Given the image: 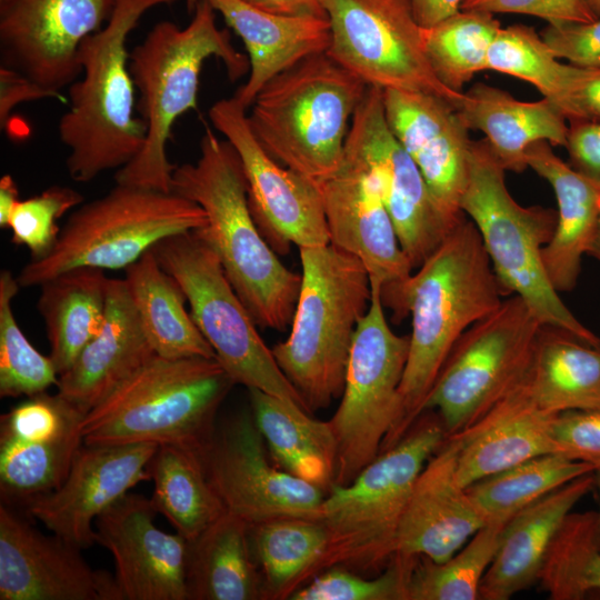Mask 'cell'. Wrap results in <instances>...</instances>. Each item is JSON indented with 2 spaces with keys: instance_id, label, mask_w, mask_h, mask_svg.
Returning <instances> with one entry per match:
<instances>
[{
  "instance_id": "6da1fadb",
  "label": "cell",
  "mask_w": 600,
  "mask_h": 600,
  "mask_svg": "<svg viewBox=\"0 0 600 600\" xmlns=\"http://www.w3.org/2000/svg\"><path fill=\"white\" fill-rule=\"evenodd\" d=\"M394 322L411 316L408 359L400 384V439L424 411L427 398L452 347L508 294L474 223L464 216L439 247L403 281L380 290Z\"/></svg>"
},
{
  "instance_id": "7a4b0ae2",
  "label": "cell",
  "mask_w": 600,
  "mask_h": 600,
  "mask_svg": "<svg viewBox=\"0 0 600 600\" xmlns=\"http://www.w3.org/2000/svg\"><path fill=\"white\" fill-rule=\"evenodd\" d=\"M171 191L199 204L207 224L194 232L213 250L258 327L284 331L292 321L301 274L289 270L260 232L249 208L240 158L207 129L193 163L176 166Z\"/></svg>"
},
{
  "instance_id": "3957f363",
  "label": "cell",
  "mask_w": 600,
  "mask_h": 600,
  "mask_svg": "<svg viewBox=\"0 0 600 600\" xmlns=\"http://www.w3.org/2000/svg\"><path fill=\"white\" fill-rule=\"evenodd\" d=\"M211 57L221 59L231 81L250 68L229 31L218 28L216 10L206 0H199L187 27L160 21L130 51V72L140 96L137 109L147 137L140 153L117 170L116 183L171 192L176 166L168 159V141L177 119L196 108L201 69Z\"/></svg>"
},
{
  "instance_id": "277c9868",
  "label": "cell",
  "mask_w": 600,
  "mask_h": 600,
  "mask_svg": "<svg viewBox=\"0 0 600 600\" xmlns=\"http://www.w3.org/2000/svg\"><path fill=\"white\" fill-rule=\"evenodd\" d=\"M179 0H118L104 24L80 47L81 79L69 88V108L58 123L68 149L66 167L77 182L119 170L142 150L147 127L134 116V82L127 39L150 9Z\"/></svg>"
},
{
  "instance_id": "5b68a950",
  "label": "cell",
  "mask_w": 600,
  "mask_h": 600,
  "mask_svg": "<svg viewBox=\"0 0 600 600\" xmlns=\"http://www.w3.org/2000/svg\"><path fill=\"white\" fill-rule=\"evenodd\" d=\"M300 291L288 338L273 357L310 413L341 397L371 284L362 262L329 243L301 248Z\"/></svg>"
},
{
  "instance_id": "8992f818",
  "label": "cell",
  "mask_w": 600,
  "mask_h": 600,
  "mask_svg": "<svg viewBox=\"0 0 600 600\" xmlns=\"http://www.w3.org/2000/svg\"><path fill=\"white\" fill-rule=\"evenodd\" d=\"M368 87L327 52L316 53L259 91L248 122L276 161L319 183L341 167L349 122Z\"/></svg>"
},
{
  "instance_id": "52a82bcc",
  "label": "cell",
  "mask_w": 600,
  "mask_h": 600,
  "mask_svg": "<svg viewBox=\"0 0 600 600\" xmlns=\"http://www.w3.org/2000/svg\"><path fill=\"white\" fill-rule=\"evenodd\" d=\"M233 382L214 358L154 354L82 419L87 444L152 442L203 453Z\"/></svg>"
},
{
  "instance_id": "ba28073f",
  "label": "cell",
  "mask_w": 600,
  "mask_h": 600,
  "mask_svg": "<svg viewBox=\"0 0 600 600\" xmlns=\"http://www.w3.org/2000/svg\"><path fill=\"white\" fill-rule=\"evenodd\" d=\"M447 438L438 413L423 411L352 481L329 489L320 519L328 543L318 573L331 567L368 572L388 566L416 480Z\"/></svg>"
},
{
  "instance_id": "9c48e42d",
  "label": "cell",
  "mask_w": 600,
  "mask_h": 600,
  "mask_svg": "<svg viewBox=\"0 0 600 600\" xmlns=\"http://www.w3.org/2000/svg\"><path fill=\"white\" fill-rule=\"evenodd\" d=\"M460 208L477 227L508 294L519 296L543 326L600 344V338L562 302L543 266L542 250L556 229L557 210L519 204L507 188L506 169L483 139L471 141Z\"/></svg>"
},
{
  "instance_id": "30bf717a",
  "label": "cell",
  "mask_w": 600,
  "mask_h": 600,
  "mask_svg": "<svg viewBox=\"0 0 600 600\" xmlns=\"http://www.w3.org/2000/svg\"><path fill=\"white\" fill-rule=\"evenodd\" d=\"M207 224L204 210L174 192L118 184L82 202L68 217L54 248L30 260L17 277L20 287H40L70 269H126L161 240Z\"/></svg>"
},
{
  "instance_id": "8fae6325",
  "label": "cell",
  "mask_w": 600,
  "mask_h": 600,
  "mask_svg": "<svg viewBox=\"0 0 600 600\" xmlns=\"http://www.w3.org/2000/svg\"><path fill=\"white\" fill-rule=\"evenodd\" d=\"M152 251L180 286L196 326L233 384L259 389L310 413L260 337L213 250L189 231L161 240Z\"/></svg>"
},
{
  "instance_id": "7c38bea8",
  "label": "cell",
  "mask_w": 600,
  "mask_h": 600,
  "mask_svg": "<svg viewBox=\"0 0 600 600\" xmlns=\"http://www.w3.org/2000/svg\"><path fill=\"white\" fill-rule=\"evenodd\" d=\"M370 284L371 299L353 337L341 401L329 420L337 442L333 484L338 486L348 484L400 440V384L410 338L393 332L384 314L381 287Z\"/></svg>"
},
{
  "instance_id": "4fadbf2b",
  "label": "cell",
  "mask_w": 600,
  "mask_h": 600,
  "mask_svg": "<svg viewBox=\"0 0 600 600\" xmlns=\"http://www.w3.org/2000/svg\"><path fill=\"white\" fill-rule=\"evenodd\" d=\"M542 323L516 294L467 329L427 398L448 437L481 419L523 380Z\"/></svg>"
},
{
  "instance_id": "5bb4252c",
  "label": "cell",
  "mask_w": 600,
  "mask_h": 600,
  "mask_svg": "<svg viewBox=\"0 0 600 600\" xmlns=\"http://www.w3.org/2000/svg\"><path fill=\"white\" fill-rule=\"evenodd\" d=\"M334 61L369 87L438 96L456 109L463 92L446 87L423 49L409 0H324Z\"/></svg>"
},
{
  "instance_id": "9a60e30c",
  "label": "cell",
  "mask_w": 600,
  "mask_h": 600,
  "mask_svg": "<svg viewBox=\"0 0 600 600\" xmlns=\"http://www.w3.org/2000/svg\"><path fill=\"white\" fill-rule=\"evenodd\" d=\"M246 110L231 97L216 101L208 116L240 158L249 208L260 232L278 251L290 243L299 249L329 244L318 183L282 166L261 147Z\"/></svg>"
},
{
  "instance_id": "2e32d148",
  "label": "cell",
  "mask_w": 600,
  "mask_h": 600,
  "mask_svg": "<svg viewBox=\"0 0 600 600\" xmlns=\"http://www.w3.org/2000/svg\"><path fill=\"white\" fill-rule=\"evenodd\" d=\"M252 414L232 418L201 454L207 477L227 512L250 527L280 518L320 520L323 490L268 459Z\"/></svg>"
},
{
  "instance_id": "e0dca14e",
  "label": "cell",
  "mask_w": 600,
  "mask_h": 600,
  "mask_svg": "<svg viewBox=\"0 0 600 600\" xmlns=\"http://www.w3.org/2000/svg\"><path fill=\"white\" fill-rule=\"evenodd\" d=\"M344 154L372 176L413 269L452 230L443 221L427 183L386 120L382 89L368 87L349 128Z\"/></svg>"
},
{
  "instance_id": "ac0fdd59",
  "label": "cell",
  "mask_w": 600,
  "mask_h": 600,
  "mask_svg": "<svg viewBox=\"0 0 600 600\" xmlns=\"http://www.w3.org/2000/svg\"><path fill=\"white\" fill-rule=\"evenodd\" d=\"M118 0H0V67L56 98L82 72L83 41L104 27Z\"/></svg>"
},
{
  "instance_id": "d6986e66",
  "label": "cell",
  "mask_w": 600,
  "mask_h": 600,
  "mask_svg": "<svg viewBox=\"0 0 600 600\" xmlns=\"http://www.w3.org/2000/svg\"><path fill=\"white\" fill-rule=\"evenodd\" d=\"M157 449L152 442H83L63 482L28 502L26 513L67 542L89 548L96 543L97 517L136 484L150 480L148 466Z\"/></svg>"
},
{
  "instance_id": "ffe728a7",
  "label": "cell",
  "mask_w": 600,
  "mask_h": 600,
  "mask_svg": "<svg viewBox=\"0 0 600 600\" xmlns=\"http://www.w3.org/2000/svg\"><path fill=\"white\" fill-rule=\"evenodd\" d=\"M384 114L397 140L419 168L449 229L466 216L460 201L469 176L471 139L456 107L438 96L382 90Z\"/></svg>"
},
{
  "instance_id": "44dd1931",
  "label": "cell",
  "mask_w": 600,
  "mask_h": 600,
  "mask_svg": "<svg viewBox=\"0 0 600 600\" xmlns=\"http://www.w3.org/2000/svg\"><path fill=\"white\" fill-rule=\"evenodd\" d=\"M81 549L0 506V600H120L114 576L92 569Z\"/></svg>"
},
{
  "instance_id": "7402d4cb",
  "label": "cell",
  "mask_w": 600,
  "mask_h": 600,
  "mask_svg": "<svg viewBox=\"0 0 600 600\" xmlns=\"http://www.w3.org/2000/svg\"><path fill=\"white\" fill-rule=\"evenodd\" d=\"M151 498L127 493L94 521L96 543L114 559L120 600H188V540L156 527Z\"/></svg>"
},
{
  "instance_id": "603a6c76",
  "label": "cell",
  "mask_w": 600,
  "mask_h": 600,
  "mask_svg": "<svg viewBox=\"0 0 600 600\" xmlns=\"http://www.w3.org/2000/svg\"><path fill=\"white\" fill-rule=\"evenodd\" d=\"M330 243L358 258L371 283L403 281L412 266L370 172L344 154L339 170L318 183Z\"/></svg>"
},
{
  "instance_id": "cb8c5ba5",
  "label": "cell",
  "mask_w": 600,
  "mask_h": 600,
  "mask_svg": "<svg viewBox=\"0 0 600 600\" xmlns=\"http://www.w3.org/2000/svg\"><path fill=\"white\" fill-rule=\"evenodd\" d=\"M459 442L449 436L418 476L406 507L396 554L443 562L487 521L458 481Z\"/></svg>"
},
{
  "instance_id": "d4e9b609",
  "label": "cell",
  "mask_w": 600,
  "mask_h": 600,
  "mask_svg": "<svg viewBox=\"0 0 600 600\" xmlns=\"http://www.w3.org/2000/svg\"><path fill=\"white\" fill-rule=\"evenodd\" d=\"M154 354L124 279H109L102 328L59 376L58 393L87 413Z\"/></svg>"
},
{
  "instance_id": "484cf974",
  "label": "cell",
  "mask_w": 600,
  "mask_h": 600,
  "mask_svg": "<svg viewBox=\"0 0 600 600\" xmlns=\"http://www.w3.org/2000/svg\"><path fill=\"white\" fill-rule=\"evenodd\" d=\"M556 417L538 408L520 386L514 388L481 419L451 436L459 442L460 484L467 488L531 458L558 453L552 436Z\"/></svg>"
},
{
  "instance_id": "4316f807",
  "label": "cell",
  "mask_w": 600,
  "mask_h": 600,
  "mask_svg": "<svg viewBox=\"0 0 600 600\" xmlns=\"http://www.w3.org/2000/svg\"><path fill=\"white\" fill-rule=\"evenodd\" d=\"M592 489L593 472L546 494L509 519L479 588L480 600H508L538 582L551 543L573 507Z\"/></svg>"
},
{
  "instance_id": "83f0119b",
  "label": "cell",
  "mask_w": 600,
  "mask_h": 600,
  "mask_svg": "<svg viewBox=\"0 0 600 600\" xmlns=\"http://www.w3.org/2000/svg\"><path fill=\"white\" fill-rule=\"evenodd\" d=\"M242 40L249 77L234 98L250 108L259 91L277 74L330 46L328 17L271 13L242 0H206Z\"/></svg>"
},
{
  "instance_id": "f1b7e54d",
  "label": "cell",
  "mask_w": 600,
  "mask_h": 600,
  "mask_svg": "<svg viewBox=\"0 0 600 600\" xmlns=\"http://www.w3.org/2000/svg\"><path fill=\"white\" fill-rule=\"evenodd\" d=\"M546 141L527 152L531 168L552 187L557 200V224L542 250V261L553 288L571 291L589 254L600 223V187L559 158Z\"/></svg>"
},
{
  "instance_id": "f546056e",
  "label": "cell",
  "mask_w": 600,
  "mask_h": 600,
  "mask_svg": "<svg viewBox=\"0 0 600 600\" xmlns=\"http://www.w3.org/2000/svg\"><path fill=\"white\" fill-rule=\"evenodd\" d=\"M457 110L469 130L484 134L483 140L506 171H524L527 152L537 142L567 146L568 120L547 98L526 102L478 82L463 92Z\"/></svg>"
},
{
  "instance_id": "4dcf8cb0",
  "label": "cell",
  "mask_w": 600,
  "mask_h": 600,
  "mask_svg": "<svg viewBox=\"0 0 600 600\" xmlns=\"http://www.w3.org/2000/svg\"><path fill=\"white\" fill-rule=\"evenodd\" d=\"M520 388L543 411L600 406V344L551 326L541 327Z\"/></svg>"
},
{
  "instance_id": "1f68e13d",
  "label": "cell",
  "mask_w": 600,
  "mask_h": 600,
  "mask_svg": "<svg viewBox=\"0 0 600 600\" xmlns=\"http://www.w3.org/2000/svg\"><path fill=\"white\" fill-rule=\"evenodd\" d=\"M249 532L248 523L226 512L188 541V600H254L264 596Z\"/></svg>"
},
{
  "instance_id": "d6a6232c",
  "label": "cell",
  "mask_w": 600,
  "mask_h": 600,
  "mask_svg": "<svg viewBox=\"0 0 600 600\" xmlns=\"http://www.w3.org/2000/svg\"><path fill=\"white\" fill-rule=\"evenodd\" d=\"M253 420L277 464L322 490L334 483L337 442L328 421L259 389H248Z\"/></svg>"
},
{
  "instance_id": "836d02e7",
  "label": "cell",
  "mask_w": 600,
  "mask_h": 600,
  "mask_svg": "<svg viewBox=\"0 0 600 600\" xmlns=\"http://www.w3.org/2000/svg\"><path fill=\"white\" fill-rule=\"evenodd\" d=\"M124 272L131 301L157 356L214 358L211 346L186 309L187 299L180 286L160 266L152 249Z\"/></svg>"
},
{
  "instance_id": "e575fe53",
  "label": "cell",
  "mask_w": 600,
  "mask_h": 600,
  "mask_svg": "<svg viewBox=\"0 0 600 600\" xmlns=\"http://www.w3.org/2000/svg\"><path fill=\"white\" fill-rule=\"evenodd\" d=\"M109 279L102 269L79 267L40 286L37 306L46 324L49 356L59 376L69 370L101 330Z\"/></svg>"
},
{
  "instance_id": "d590c367",
  "label": "cell",
  "mask_w": 600,
  "mask_h": 600,
  "mask_svg": "<svg viewBox=\"0 0 600 600\" xmlns=\"http://www.w3.org/2000/svg\"><path fill=\"white\" fill-rule=\"evenodd\" d=\"M148 471L153 482L151 500L156 510L188 541L227 512L199 452L172 444L158 446Z\"/></svg>"
},
{
  "instance_id": "8d00e7d4",
  "label": "cell",
  "mask_w": 600,
  "mask_h": 600,
  "mask_svg": "<svg viewBox=\"0 0 600 600\" xmlns=\"http://www.w3.org/2000/svg\"><path fill=\"white\" fill-rule=\"evenodd\" d=\"M249 533L263 576L264 596L290 597L298 586L318 573L328 543L320 520L280 518L252 526Z\"/></svg>"
},
{
  "instance_id": "74e56055",
  "label": "cell",
  "mask_w": 600,
  "mask_h": 600,
  "mask_svg": "<svg viewBox=\"0 0 600 600\" xmlns=\"http://www.w3.org/2000/svg\"><path fill=\"white\" fill-rule=\"evenodd\" d=\"M594 470L590 463L547 453L484 477L466 490L487 522L508 521L527 506Z\"/></svg>"
},
{
  "instance_id": "f35d334b",
  "label": "cell",
  "mask_w": 600,
  "mask_h": 600,
  "mask_svg": "<svg viewBox=\"0 0 600 600\" xmlns=\"http://www.w3.org/2000/svg\"><path fill=\"white\" fill-rule=\"evenodd\" d=\"M500 29L493 14L470 10H459L423 28L424 53L437 78L462 92L476 73L487 69L488 52Z\"/></svg>"
},
{
  "instance_id": "ab89813d",
  "label": "cell",
  "mask_w": 600,
  "mask_h": 600,
  "mask_svg": "<svg viewBox=\"0 0 600 600\" xmlns=\"http://www.w3.org/2000/svg\"><path fill=\"white\" fill-rule=\"evenodd\" d=\"M82 444L81 430L48 441L0 439L1 500L8 506L24 507L56 490Z\"/></svg>"
},
{
  "instance_id": "60d3db41",
  "label": "cell",
  "mask_w": 600,
  "mask_h": 600,
  "mask_svg": "<svg viewBox=\"0 0 600 600\" xmlns=\"http://www.w3.org/2000/svg\"><path fill=\"white\" fill-rule=\"evenodd\" d=\"M538 582L552 600H581L600 590L597 512H570L557 532Z\"/></svg>"
},
{
  "instance_id": "b9f144b4",
  "label": "cell",
  "mask_w": 600,
  "mask_h": 600,
  "mask_svg": "<svg viewBox=\"0 0 600 600\" xmlns=\"http://www.w3.org/2000/svg\"><path fill=\"white\" fill-rule=\"evenodd\" d=\"M507 521L481 527L443 562L420 557L412 572L408 600H476L481 580L500 544Z\"/></svg>"
},
{
  "instance_id": "7bdbcfd3",
  "label": "cell",
  "mask_w": 600,
  "mask_h": 600,
  "mask_svg": "<svg viewBox=\"0 0 600 600\" xmlns=\"http://www.w3.org/2000/svg\"><path fill=\"white\" fill-rule=\"evenodd\" d=\"M19 282L9 270L0 273V397H30L58 384L51 357L40 353L20 329L12 309Z\"/></svg>"
},
{
  "instance_id": "ee69618b",
  "label": "cell",
  "mask_w": 600,
  "mask_h": 600,
  "mask_svg": "<svg viewBox=\"0 0 600 600\" xmlns=\"http://www.w3.org/2000/svg\"><path fill=\"white\" fill-rule=\"evenodd\" d=\"M568 68L534 29L522 24L501 28L488 52L487 69L531 83L551 102L560 93Z\"/></svg>"
},
{
  "instance_id": "f6af8a7d",
  "label": "cell",
  "mask_w": 600,
  "mask_h": 600,
  "mask_svg": "<svg viewBox=\"0 0 600 600\" xmlns=\"http://www.w3.org/2000/svg\"><path fill=\"white\" fill-rule=\"evenodd\" d=\"M420 557L397 553L377 578L331 567L289 597L291 600H408L412 572Z\"/></svg>"
},
{
  "instance_id": "bcb514c9",
  "label": "cell",
  "mask_w": 600,
  "mask_h": 600,
  "mask_svg": "<svg viewBox=\"0 0 600 600\" xmlns=\"http://www.w3.org/2000/svg\"><path fill=\"white\" fill-rule=\"evenodd\" d=\"M83 202L73 188L54 184L39 194L20 200L9 220L11 242L26 247L31 260L46 257L54 248L61 228L57 222Z\"/></svg>"
},
{
  "instance_id": "7dc6e473",
  "label": "cell",
  "mask_w": 600,
  "mask_h": 600,
  "mask_svg": "<svg viewBox=\"0 0 600 600\" xmlns=\"http://www.w3.org/2000/svg\"><path fill=\"white\" fill-rule=\"evenodd\" d=\"M552 436L558 453L600 467V406L557 414Z\"/></svg>"
},
{
  "instance_id": "c3c4849f",
  "label": "cell",
  "mask_w": 600,
  "mask_h": 600,
  "mask_svg": "<svg viewBox=\"0 0 600 600\" xmlns=\"http://www.w3.org/2000/svg\"><path fill=\"white\" fill-rule=\"evenodd\" d=\"M460 10L533 16L551 26L586 23L598 18L588 0H463Z\"/></svg>"
},
{
  "instance_id": "681fc988",
  "label": "cell",
  "mask_w": 600,
  "mask_h": 600,
  "mask_svg": "<svg viewBox=\"0 0 600 600\" xmlns=\"http://www.w3.org/2000/svg\"><path fill=\"white\" fill-rule=\"evenodd\" d=\"M540 36L556 58L600 67V17L586 23L548 24Z\"/></svg>"
},
{
  "instance_id": "f907efd6",
  "label": "cell",
  "mask_w": 600,
  "mask_h": 600,
  "mask_svg": "<svg viewBox=\"0 0 600 600\" xmlns=\"http://www.w3.org/2000/svg\"><path fill=\"white\" fill-rule=\"evenodd\" d=\"M552 103L568 122L600 123V67L570 63L561 91Z\"/></svg>"
},
{
  "instance_id": "816d5d0a",
  "label": "cell",
  "mask_w": 600,
  "mask_h": 600,
  "mask_svg": "<svg viewBox=\"0 0 600 600\" xmlns=\"http://www.w3.org/2000/svg\"><path fill=\"white\" fill-rule=\"evenodd\" d=\"M566 149L570 164L600 187V123L571 121Z\"/></svg>"
},
{
  "instance_id": "f5cc1de1",
  "label": "cell",
  "mask_w": 600,
  "mask_h": 600,
  "mask_svg": "<svg viewBox=\"0 0 600 600\" xmlns=\"http://www.w3.org/2000/svg\"><path fill=\"white\" fill-rule=\"evenodd\" d=\"M56 98L26 76L0 67V123H7L10 112L20 103Z\"/></svg>"
},
{
  "instance_id": "db71d44e",
  "label": "cell",
  "mask_w": 600,
  "mask_h": 600,
  "mask_svg": "<svg viewBox=\"0 0 600 600\" xmlns=\"http://www.w3.org/2000/svg\"><path fill=\"white\" fill-rule=\"evenodd\" d=\"M261 10L287 16L327 17L324 0H242Z\"/></svg>"
},
{
  "instance_id": "11a10c76",
  "label": "cell",
  "mask_w": 600,
  "mask_h": 600,
  "mask_svg": "<svg viewBox=\"0 0 600 600\" xmlns=\"http://www.w3.org/2000/svg\"><path fill=\"white\" fill-rule=\"evenodd\" d=\"M417 22L429 28L454 14L463 0H409Z\"/></svg>"
},
{
  "instance_id": "9f6ffc18",
  "label": "cell",
  "mask_w": 600,
  "mask_h": 600,
  "mask_svg": "<svg viewBox=\"0 0 600 600\" xmlns=\"http://www.w3.org/2000/svg\"><path fill=\"white\" fill-rule=\"evenodd\" d=\"M19 199V189L13 177L3 174L0 179V227L8 229L9 220Z\"/></svg>"
},
{
  "instance_id": "6f0895ef",
  "label": "cell",
  "mask_w": 600,
  "mask_h": 600,
  "mask_svg": "<svg viewBox=\"0 0 600 600\" xmlns=\"http://www.w3.org/2000/svg\"><path fill=\"white\" fill-rule=\"evenodd\" d=\"M589 256L593 257L600 263V223Z\"/></svg>"
},
{
  "instance_id": "680465c9",
  "label": "cell",
  "mask_w": 600,
  "mask_h": 600,
  "mask_svg": "<svg viewBox=\"0 0 600 600\" xmlns=\"http://www.w3.org/2000/svg\"><path fill=\"white\" fill-rule=\"evenodd\" d=\"M593 474H594V489L598 490L599 500H600V467L593 471ZM597 522H598V536H599V543H600V509L597 512Z\"/></svg>"
},
{
  "instance_id": "91938a15",
  "label": "cell",
  "mask_w": 600,
  "mask_h": 600,
  "mask_svg": "<svg viewBox=\"0 0 600 600\" xmlns=\"http://www.w3.org/2000/svg\"><path fill=\"white\" fill-rule=\"evenodd\" d=\"M588 2L596 16L600 17V0H588Z\"/></svg>"
},
{
  "instance_id": "94428289",
  "label": "cell",
  "mask_w": 600,
  "mask_h": 600,
  "mask_svg": "<svg viewBox=\"0 0 600 600\" xmlns=\"http://www.w3.org/2000/svg\"><path fill=\"white\" fill-rule=\"evenodd\" d=\"M199 0H186L187 10L192 13L198 4Z\"/></svg>"
}]
</instances>
